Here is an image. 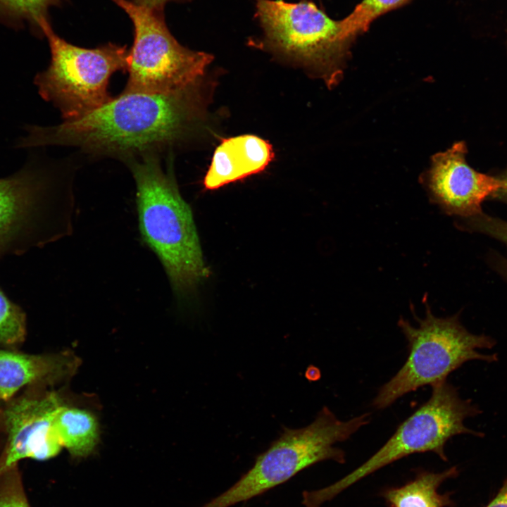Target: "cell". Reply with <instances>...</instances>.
<instances>
[{"instance_id": "5", "label": "cell", "mask_w": 507, "mask_h": 507, "mask_svg": "<svg viewBox=\"0 0 507 507\" xmlns=\"http://www.w3.org/2000/svg\"><path fill=\"white\" fill-rule=\"evenodd\" d=\"M478 413V408L469 401L462 399L456 388L446 380L432 386L429 399L402 422L368 460L333 484L309 491V504L321 507L364 477L414 453L432 452L446 461L444 449L450 438L461 434L480 435L464 425L467 418Z\"/></svg>"}, {"instance_id": "22", "label": "cell", "mask_w": 507, "mask_h": 507, "mask_svg": "<svg viewBox=\"0 0 507 507\" xmlns=\"http://www.w3.org/2000/svg\"><path fill=\"white\" fill-rule=\"evenodd\" d=\"M486 507H507V477L496 496Z\"/></svg>"}, {"instance_id": "19", "label": "cell", "mask_w": 507, "mask_h": 507, "mask_svg": "<svg viewBox=\"0 0 507 507\" xmlns=\"http://www.w3.org/2000/svg\"><path fill=\"white\" fill-rule=\"evenodd\" d=\"M0 507H30L18 465L0 475Z\"/></svg>"}, {"instance_id": "1", "label": "cell", "mask_w": 507, "mask_h": 507, "mask_svg": "<svg viewBox=\"0 0 507 507\" xmlns=\"http://www.w3.org/2000/svg\"><path fill=\"white\" fill-rule=\"evenodd\" d=\"M193 87L168 93L124 92L100 108L53 126L27 125L17 148L73 146L123 161L160 154L192 130Z\"/></svg>"}, {"instance_id": "17", "label": "cell", "mask_w": 507, "mask_h": 507, "mask_svg": "<svg viewBox=\"0 0 507 507\" xmlns=\"http://www.w3.org/2000/svg\"><path fill=\"white\" fill-rule=\"evenodd\" d=\"M63 0H0V20L15 26L28 22L41 35L39 25L48 8Z\"/></svg>"}, {"instance_id": "2", "label": "cell", "mask_w": 507, "mask_h": 507, "mask_svg": "<svg viewBox=\"0 0 507 507\" xmlns=\"http://www.w3.org/2000/svg\"><path fill=\"white\" fill-rule=\"evenodd\" d=\"M124 162L136 184L142 237L161 261L175 293L186 295L209 275L191 208L170 168L163 170L159 154Z\"/></svg>"}, {"instance_id": "13", "label": "cell", "mask_w": 507, "mask_h": 507, "mask_svg": "<svg viewBox=\"0 0 507 507\" xmlns=\"http://www.w3.org/2000/svg\"><path fill=\"white\" fill-rule=\"evenodd\" d=\"M273 155L270 144L255 135L224 139L214 151L204 185L215 189L258 173L268 165Z\"/></svg>"}, {"instance_id": "9", "label": "cell", "mask_w": 507, "mask_h": 507, "mask_svg": "<svg viewBox=\"0 0 507 507\" xmlns=\"http://www.w3.org/2000/svg\"><path fill=\"white\" fill-rule=\"evenodd\" d=\"M256 16L269 46L293 59L321 66L334 82L343 45L338 40V22L313 2L256 0Z\"/></svg>"}, {"instance_id": "14", "label": "cell", "mask_w": 507, "mask_h": 507, "mask_svg": "<svg viewBox=\"0 0 507 507\" xmlns=\"http://www.w3.org/2000/svg\"><path fill=\"white\" fill-rule=\"evenodd\" d=\"M54 427L63 447L73 457L92 454L99 442V426L90 411L62 403L58 408Z\"/></svg>"}, {"instance_id": "24", "label": "cell", "mask_w": 507, "mask_h": 507, "mask_svg": "<svg viewBox=\"0 0 507 507\" xmlns=\"http://www.w3.org/2000/svg\"><path fill=\"white\" fill-rule=\"evenodd\" d=\"M502 182L501 189L494 194V197H496L507 201V170L503 175L499 176Z\"/></svg>"}, {"instance_id": "18", "label": "cell", "mask_w": 507, "mask_h": 507, "mask_svg": "<svg viewBox=\"0 0 507 507\" xmlns=\"http://www.w3.org/2000/svg\"><path fill=\"white\" fill-rule=\"evenodd\" d=\"M25 333L24 313L0 289V344L4 345L20 344L24 340Z\"/></svg>"}, {"instance_id": "7", "label": "cell", "mask_w": 507, "mask_h": 507, "mask_svg": "<svg viewBox=\"0 0 507 507\" xmlns=\"http://www.w3.org/2000/svg\"><path fill=\"white\" fill-rule=\"evenodd\" d=\"M54 170L32 157L0 179V258L20 254L68 232L67 204L61 202Z\"/></svg>"}, {"instance_id": "10", "label": "cell", "mask_w": 507, "mask_h": 507, "mask_svg": "<svg viewBox=\"0 0 507 507\" xmlns=\"http://www.w3.org/2000/svg\"><path fill=\"white\" fill-rule=\"evenodd\" d=\"M6 402L0 409V432L5 438L0 475L22 459L44 461L56 456L63 447L54 427L63 403L58 395L25 394Z\"/></svg>"}, {"instance_id": "20", "label": "cell", "mask_w": 507, "mask_h": 507, "mask_svg": "<svg viewBox=\"0 0 507 507\" xmlns=\"http://www.w3.org/2000/svg\"><path fill=\"white\" fill-rule=\"evenodd\" d=\"M463 220L460 225L464 229L485 234L507 244V221L482 212Z\"/></svg>"}, {"instance_id": "23", "label": "cell", "mask_w": 507, "mask_h": 507, "mask_svg": "<svg viewBox=\"0 0 507 507\" xmlns=\"http://www.w3.org/2000/svg\"><path fill=\"white\" fill-rule=\"evenodd\" d=\"M492 261L495 269L507 279V259L494 255V256L492 258Z\"/></svg>"}, {"instance_id": "11", "label": "cell", "mask_w": 507, "mask_h": 507, "mask_svg": "<svg viewBox=\"0 0 507 507\" xmlns=\"http://www.w3.org/2000/svg\"><path fill=\"white\" fill-rule=\"evenodd\" d=\"M466 153V144L459 142L436 154L425 178L432 201L446 213L462 219L481 213L482 202L494 196L502 185L499 177L470 167L465 161Z\"/></svg>"}, {"instance_id": "8", "label": "cell", "mask_w": 507, "mask_h": 507, "mask_svg": "<svg viewBox=\"0 0 507 507\" xmlns=\"http://www.w3.org/2000/svg\"><path fill=\"white\" fill-rule=\"evenodd\" d=\"M111 1L125 11L134 26L123 92L160 94L194 87L212 56L181 45L168 29L163 13L132 1Z\"/></svg>"}, {"instance_id": "16", "label": "cell", "mask_w": 507, "mask_h": 507, "mask_svg": "<svg viewBox=\"0 0 507 507\" xmlns=\"http://www.w3.org/2000/svg\"><path fill=\"white\" fill-rule=\"evenodd\" d=\"M407 0H363L344 19L338 21V40L344 43L360 32H365L379 15L395 8Z\"/></svg>"}, {"instance_id": "21", "label": "cell", "mask_w": 507, "mask_h": 507, "mask_svg": "<svg viewBox=\"0 0 507 507\" xmlns=\"http://www.w3.org/2000/svg\"><path fill=\"white\" fill-rule=\"evenodd\" d=\"M171 1L182 0H132L135 4L144 6L158 13H163V8L166 3Z\"/></svg>"}, {"instance_id": "6", "label": "cell", "mask_w": 507, "mask_h": 507, "mask_svg": "<svg viewBox=\"0 0 507 507\" xmlns=\"http://www.w3.org/2000/svg\"><path fill=\"white\" fill-rule=\"evenodd\" d=\"M39 29L51 51L50 65L34 80L40 96L56 107L65 120L79 118L108 102L113 98L108 89L111 75L128 67L127 46H75L58 36L47 18Z\"/></svg>"}, {"instance_id": "3", "label": "cell", "mask_w": 507, "mask_h": 507, "mask_svg": "<svg viewBox=\"0 0 507 507\" xmlns=\"http://www.w3.org/2000/svg\"><path fill=\"white\" fill-rule=\"evenodd\" d=\"M370 420L369 413L342 420L323 407L307 426L284 427L246 473L201 507H231L266 492L317 463L330 460L344 463L345 453L335 445L349 439Z\"/></svg>"}, {"instance_id": "12", "label": "cell", "mask_w": 507, "mask_h": 507, "mask_svg": "<svg viewBox=\"0 0 507 507\" xmlns=\"http://www.w3.org/2000/svg\"><path fill=\"white\" fill-rule=\"evenodd\" d=\"M69 351L31 355L0 349V400L9 401L30 385L51 386L70 378L79 367Z\"/></svg>"}, {"instance_id": "4", "label": "cell", "mask_w": 507, "mask_h": 507, "mask_svg": "<svg viewBox=\"0 0 507 507\" xmlns=\"http://www.w3.org/2000/svg\"><path fill=\"white\" fill-rule=\"evenodd\" d=\"M418 327L400 318L398 326L408 342V356L400 370L378 390L372 406L384 409L403 396L419 388L436 385L472 360L492 362L495 354H483L478 349H489L495 342L485 335L469 332L458 315L437 318L426 305V314L420 319L414 314Z\"/></svg>"}, {"instance_id": "15", "label": "cell", "mask_w": 507, "mask_h": 507, "mask_svg": "<svg viewBox=\"0 0 507 507\" xmlns=\"http://www.w3.org/2000/svg\"><path fill=\"white\" fill-rule=\"evenodd\" d=\"M457 474L456 467L440 472H422L408 483L386 490L383 496L390 507L449 506V496L440 494L437 489L445 480Z\"/></svg>"}]
</instances>
